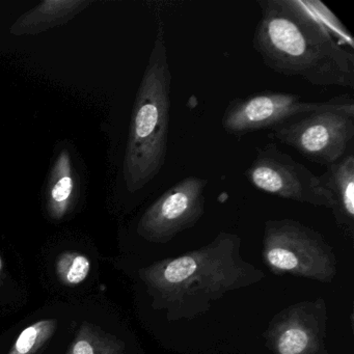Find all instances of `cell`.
<instances>
[{"mask_svg":"<svg viewBox=\"0 0 354 354\" xmlns=\"http://www.w3.org/2000/svg\"><path fill=\"white\" fill-rule=\"evenodd\" d=\"M5 281V265H3V259L0 257V288L3 285Z\"/></svg>","mask_w":354,"mask_h":354,"instance_id":"14","label":"cell"},{"mask_svg":"<svg viewBox=\"0 0 354 354\" xmlns=\"http://www.w3.org/2000/svg\"><path fill=\"white\" fill-rule=\"evenodd\" d=\"M91 261L86 254L75 250H66L57 256L55 273L64 285L74 287L88 279Z\"/></svg>","mask_w":354,"mask_h":354,"instance_id":"12","label":"cell"},{"mask_svg":"<svg viewBox=\"0 0 354 354\" xmlns=\"http://www.w3.org/2000/svg\"><path fill=\"white\" fill-rule=\"evenodd\" d=\"M208 180L189 176L159 196L142 215L138 233L151 241H167L203 216Z\"/></svg>","mask_w":354,"mask_h":354,"instance_id":"5","label":"cell"},{"mask_svg":"<svg viewBox=\"0 0 354 354\" xmlns=\"http://www.w3.org/2000/svg\"><path fill=\"white\" fill-rule=\"evenodd\" d=\"M57 319H43L26 327L18 335L9 354H37L57 330Z\"/></svg>","mask_w":354,"mask_h":354,"instance_id":"11","label":"cell"},{"mask_svg":"<svg viewBox=\"0 0 354 354\" xmlns=\"http://www.w3.org/2000/svg\"><path fill=\"white\" fill-rule=\"evenodd\" d=\"M244 175L254 187L265 194L302 204L330 207L319 185L318 176L273 142L257 149L256 157Z\"/></svg>","mask_w":354,"mask_h":354,"instance_id":"4","label":"cell"},{"mask_svg":"<svg viewBox=\"0 0 354 354\" xmlns=\"http://www.w3.org/2000/svg\"><path fill=\"white\" fill-rule=\"evenodd\" d=\"M124 345L115 335L84 322L78 329L67 354H124Z\"/></svg>","mask_w":354,"mask_h":354,"instance_id":"10","label":"cell"},{"mask_svg":"<svg viewBox=\"0 0 354 354\" xmlns=\"http://www.w3.org/2000/svg\"><path fill=\"white\" fill-rule=\"evenodd\" d=\"M252 46L275 73L354 88L353 38L316 0H260Z\"/></svg>","mask_w":354,"mask_h":354,"instance_id":"1","label":"cell"},{"mask_svg":"<svg viewBox=\"0 0 354 354\" xmlns=\"http://www.w3.org/2000/svg\"><path fill=\"white\" fill-rule=\"evenodd\" d=\"M310 344V337L300 327H290L277 339L279 354H302Z\"/></svg>","mask_w":354,"mask_h":354,"instance_id":"13","label":"cell"},{"mask_svg":"<svg viewBox=\"0 0 354 354\" xmlns=\"http://www.w3.org/2000/svg\"><path fill=\"white\" fill-rule=\"evenodd\" d=\"M326 101H304L291 93L266 92L232 100L221 119L230 136H241L269 129L324 106Z\"/></svg>","mask_w":354,"mask_h":354,"instance_id":"6","label":"cell"},{"mask_svg":"<svg viewBox=\"0 0 354 354\" xmlns=\"http://www.w3.org/2000/svg\"><path fill=\"white\" fill-rule=\"evenodd\" d=\"M318 181L337 223L351 227L354 219L353 153H348L341 160L326 165L324 173L318 176Z\"/></svg>","mask_w":354,"mask_h":354,"instance_id":"7","label":"cell"},{"mask_svg":"<svg viewBox=\"0 0 354 354\" xmlns=\"http://www.w3.org/2000/svg\"><path fill=\"white\" fill-rule=\"evenodd\" d=\"M88 0H46L24 14L11 28L14 36L38 35L66 24L92 5Z\"/></svg>","mask_w":354,"mask_h":354,"instance_id":"8","label":"cell"},{"mask_svg":"<svg viewBox=\"0 0 354 354\" xmlns=\"http://www.w3.org/2000/svg\"><path fill=\"white\" fill-rule=\"evenodd\" d=\"M272 138L318 165L341 160L354 138V102L335 97L324 106L270 129Z\"/></svg>","mask_w":354,"mask_h":354,"instance_id":"3","label":"cell"},{"mask_svg":"<svg viewBox=\"0 0 354 354\" xmlns=\"http://www.w3.org/2000/svg\"><path fill=\"white\" fill-rule=\"evenodd\" d=\"M75 175L68 151L59 153L53 165L49 184L47 209L53 219H62L70 210L75 194Z\"/></svg>","mask_w":354,"mask_h":354,"instance_id":"9","label":"cell"},{"mask_svg":"<svg viewBox=\"0 0 354 354\" xmlns=\"http://www.w3.org/2000/svg\"><path fill=\"white\" fill-rule=\"evenodd\" d=\"M171 67L165 28L159 26L136 93L123 173L128 192H140L165 167L171 120Z\"/></svg>","mask_w":354,"mask_h":354,"instance_id":"2","label":"cell"}]
</instances>
